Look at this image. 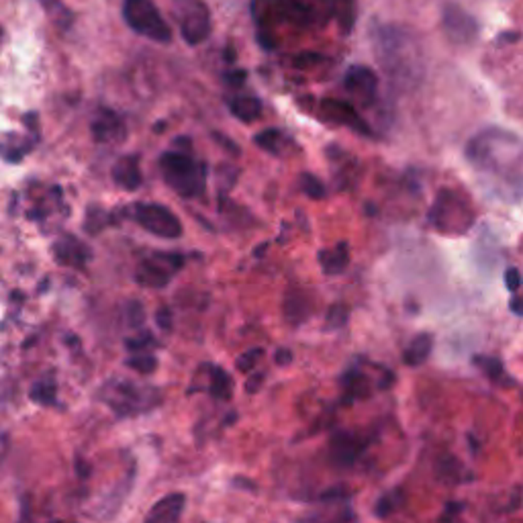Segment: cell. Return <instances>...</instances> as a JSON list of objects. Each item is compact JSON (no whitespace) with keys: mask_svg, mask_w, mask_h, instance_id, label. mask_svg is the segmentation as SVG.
Returning <instances> with one entry per match:
<instances>
[{"mask_svg":"<svg viewBox=\"0 0 523 523\" xmlns=\"http://www.w3.org/2000/svg\"><path fill=\"white\" fill-rule=\"evenodd\" d=\"M380 70L399 88H413L423 74L422 45L417 37L399 25H380L372 35Z\"/></svg>","mask_w":523,"mask_h":523,"instance_id":"1","label":"cell"},{"mask_svg":"<svg viewBox=\"0 0 523 523\" xmlns=\"http://www.w3.org/2000/svg\"><path fill=\"white\" fill-rule=\"evenodd\" d=\"M104 405H109L119 417H136L139 413L152 411L160 405V392L158 388L139 387L127 378H111L102 385L99 392Z\"/></svg>","mask_w":523,"mask_h":523,"instance_id":"2","label":"cell"},{"mask_svg":"<svg viewBox=\"0 0 523 523\" xmlns=\"http://www.w3.org/2000/svg\"><path fill=\"white\" fill-rule=\"evenodd\" d=\"M160 170L166 185L185 199L201 197L207 180V166L188 152H166L160 158Z\"/></svg>","mask_w":523,"mask_h":523,"instance_id":"3","label":"cell"},{"mask_svg":"<svg viewBox=\"0 0 523 523\" xmlns=\"http://www.w3.org/2000/svg\"><path fill=\"white\" fill-rule=\"evenodd\" d=\"M473 209L452 190H439L436 204L431 207L429 221L441 233H464L473 225Z\"/></svg>","mask_w":523,"mask_h":523,"instance_id":"4","label":"cell"},{"mask_svg":"<svg viewBox=\"0 0 523 523\" xmlns=\"http://www.w3.org/2000/svg\"><path fill=\"white\" fill-rule=\"evenodd\" d=\"M338 0H268V15H276L299 27L323 25L336 15Z\"/></svg>","mask_w":523,"mask_h":523,"instance_id":"5","label":"cell"},{"mask_svg":"<svg viewBox=\"0 0 523 523\" xmlns=\"http://www.w3.org/2000/svg\"><path fill=\"white\" fill-rule=\"evenodd\" d=\"M123 18L136 31L158 43H168L172 29L152 0H123Z\"/></svg>","mask_w":523,"mask_h":523,"instance_id":"6","label":"cell"},{"mask_svg":"<svg viewBox=\"0 0 523 523\" xmlns=\"http://www.w3.org/2000/svg\"><path fill=\"white\" fill-rule=\"evenodd\" d=\"M174 17L180 25V33L188 45H199L211 35V13L203 0H172Z\"/></svg>","mask_w":523,"mask_h":523,"instance_id":"7","label":"cell"},{"mask_svg":"<svg viewBox=\"0 0 523 523\" xmlns=\"http://www.w3.org/2000/svg\"><path fill=\"white\" fill-rule=\"evenodd\" d=\"M185 266V255L178 252H153L143 258L136 270V282L145 288H164L172 276Z\"/></svg>","mask_w":523,"mask_h":523,"instance_id":"8","label":"cell"},{"mask_svg":"<svg viewBox=\"0 0 523 523\" xmlns=\"http://www.w3.org/2000/svg\"><path fill=\"white\" fill-rule=\"evenodd\" d=\"M131 215L145 231L164 239H178L182 236V223L170 211L168 207L158 203H136Z\"/></svg>","mask_w":523,"mask_h":523,"instance_id":"9","label":"cell"},{"mask_svg":"<svg viewBox=\"0 0 523 523\" xmlns=\"http://www.w3.org/2000/svg\"><path fill=\"white\" fill-rule=\"evenodd\" d=\"M444 31L450 41L454 43H473L478 37V23L473 15H468L462 6L456 2H448L444 6V17H441Z\"/></svg>","mask_w":523,"mask_h":523,"instance_id":"10","label":"cell"},{"mask_svg":"<svg viewBox=\"0 0 523 523\" xmlns=\"http://www.w3.org/2000/svg\"><path fill=\"white\" fill-rule=\"evenodd\" d=\"M51 252H53V258L60 266H68V268H76V270H84L86 264L92 258L90 248L72 233H64L62 237H57L51 246Z\"/></svg>","mask_w":523,"mask_h":523,"instance_id":"11","label":"cell"},{"mask_svg":"<svg viewBox=\"0 0 523 523\" xmlns=\"http://www.w3.org/2000/svg\"><path fill=\"white\" fill-rule=\"evenodd\" d=\"M319 109L325 121L339 125V127H348L360 136H370V127L366 125L364 119L358 115V111L352 104L343 101H334V99H323Z\"/></svg>","mask_w":523,"mask_h":523,"instance_id":"12","label":"cell"},{"mask_svg":"<svg viewBox=\"0 0 523 523\" xmlns=\"http://www.w3.org/2000/svg\"><path fill=\"white\" fill-rule=\"evenodd\" d=\"M90 133L97 143H121L127 137L123 117L111 109H99L90 121Z\"/></svg>","mask_w":523,"mask_h":523,"instance_id":"13","label":"cell"},{"mask_svg":"<svg viewBox=\"0 0 523 523\" xmlns=\"http://www.w3.org/2000/svg\"><path fill=\"white\" fill-rule=\"evenodd\" d=\"M366 448V439L354 431H336L329 441V454L338 466H352Z\"/></svg>","mask_w":523,"mask_h":523,"instance_id":"14","label":"cell"},{"mask_svg":"<svg viewBox=\"0 0 523 523\" xmlns=\"http://www.w3.org/2000/svg\"><path fill=\"white\" fill-rule=\"evenodd\" d=\"M346 90L350 94H354L358 101L370 106L372 102L376 101L378 94V76L366 66H352L346 74Z\"/></svg>","mask_w":523,"mask_h":523,"instance_id":"15","label":"cell"},{"mask_svg":"<svg viewBox=\"0 0 523 523\" xmlns=\"http://www.w3.org/2000/svg\"><path fill=\"white\" fill-rule=\"evenodd\" d=\"M185 507L186 497L182 492H170L150 509L143 523H178L185 513Z\"/></svg>","mask_w":523,"mask_h":523,"instance_id":"16","label":"cell"},{"mask_svg":"<svg viewBox=\"0 0 523 523\" xmlns=\"http://www.w3.org/2000/svg\"><path fill=\"white\" fill-rule=\"evenodd\" d=\"M113 180L117 182L123 190H137L143 178H141V170H139V158L137 155H123L119 158L113 166Z\"/></svg>","mask_w":523,"mask_h":523,"instance_id":"17","label":"cell"},{"mask_svg":"<svg viewBox=\"0 0 523 523\" xmlns=\"http://www.w3.org/2000/svg\"><path fill=\"white\" fill-rule=\"evenodd\" d=\"M35 137H23L17 133H0V158L9 164H17L33 150Z\"/></svg>","mask_w":523,"mask_h":523,"instance_id":"18","label":"cell"},{"mask_svg":"<svg viewBox=\"0 0 523 523\" xmlns=\"http://www.w3.org/2000/svg\"><path fill=\"white\" fill-rule=\"evenodd\" d=\"M319 264L325 274H341L350 264V250L346 241H339L331 250H321Z\"/></svg>","mask_w":523,"mask_h":523,"instance_id":"19","label":"cell"},{"mask_svg":"<svg viewBox=\"0 0 523 523\" xmlns=\"http://www.w3.org/2000/svg\"><path fill=\"white\" fill-rule=\"evenodd\" d=\"M229 111L239 121L253 123V121H258L260 115H262V102H260V99H255V97L241 94V97H236V99L229 101Z\"/></svg>","mask_w":523,"mask_h":523,"instance_id":"20","label":"cell"},{"mask_svg":"<svg viewBox=\"0 0 523 523\" xmlns=\"http://www.w3.org/2000/svg\"><path fill=\"white\" fill-rule=\"evenodd\" d=\"M209 392L217 401H229L233 395V380L219 366H209Z\"/></svg>","mask_w":523,"mask_h":523,"instance_id":"21","label":"cell"},{"mask_svg":"<svg viewBox=\"0 0 523 523\" xmlns=\"http://www.w3.org/2000/svg\"><path fill=\"white\" fill-rule=\"evenodd\" d=\"M341 385H343V392L348 395L350 401H356V399H366L370 395V380L364 372L360 370H350L343 374L341 378Z\"/></svg>","mask_w":523,"mask_h":523,"instance_id":"22","label":"cell"},{"mask_svg":"<svg viewBox=\"0 0 523 523\" xmlns=\"http://www.w3.org/2000/svg\"><path fill=\"white\" fill-rule=\"evenodd\" d=\"M431 348H434V338L429 334H419L417 338L409 343L405 352H403V360H405L407 366H419L423 364L429 354H431Z\"/></svg>","mask_w":523,"mask_h":523,"instance_id":"23","label":"cell"},{"mask_svg":"<svg viewBox=\"0 0 523 523\" xmlns=\"http://www.w3.org/2000/svg\"><path fill=\"white\" fill-rule=\"evenodd\" d=\"M55 392H57V387H55V380L51 376H45L41 380H37L31 390H29V399L35 401L37 405L50 407L55 405Z\"/></svg>","mask_w":523,"mask_h":523,"instance_id":"24","label":"cell"},{"mask_svg":"<svg viewBox=\"0 0 523 523\" xmlns=\"http://www.w3.org/2000/svg\"><path fill=\"white\" fill-rule=\"evenodd\" d=\"M45 13L53 25L62 27V29H68L70 25L74 23V13L70 11L68 6L62 2V0H41Z\"/></svg>","mask_w":523,"mask_h":523,"instance_id":"25","label":"cell"},{"mask_svg":"<svg viewBox=\"0 0 523 523\" xmlns=\"http://www.w3.org/2000/svg\"><path fill=\"white\" fill-rule=\"evenodd\" d=\"M253 143H255L260 150H264V152L278 155V153L282 152L285 136H282L278 129H264V131H260L258 136L253 137Z\"/></svg>","mask_w":523,"mask_h":523,"instance_id":"26","label":"cell"},{"mask_svg":"<svg viewBox=\"0 0 523 523\" xmlns=\"http://www.w3.org/2000/svg\"><path fill=\"white\" fill-rule=\"evenodd\" d=\"M113 223H115V215L106 213L101 207H90L88 213H86V231L92 233V236L102 231L106 225H113Z\"/></svg>","mask_w":523,"mask_h":523,"instance_id":"27","label":"cell"},{"mask_svg":"<svg viewBox=\"0 0 523 523\" xmlns=\"http://www.w3.org/2000/svg\"><path fill=\"white\" fill-rule=\"evenodd\" d=\"M307 313H309V304L304 303L303 297H294V294H288L287 304H285V315L287 319L297 325L301 321L307 319Z\"/></svg>","mask_w":523,"mask_h":523,"instance_id":"28","label":"cell"},{"mask_svg":"<svg viewBox=\"0 0 523 523\" xmlns=\"http://www.w3.org/2000/svg\"><path fill=\"white\" fill-rule=\"evenodd\" d=\"M336 17H338L339 27L343 33H348L354 27L356 21V9L354 0H338L336 2Z\"/></svg>","mask_w":523,"mask_h":523,"instance_id":"29","label":"cell"},{"mask_svg":"<svg viewBox=\"0 0 523 523\" xmlns=\"http://www.w3.org/2000/svg\"><path fill=\"white\" fill-rule=\"evenodd\" d=\"M474 364L480 368V370L487 372L490 380L495 382H503V376H507L505 370H503V364L497 360V358H487V356H476L474 358Z\"/></svg>","mask_w":523,"mask_h":523,"instance_id":"30","label":"cell"},{"mask_svg":"<svg viewBox=\"0 0 523 523\" xmlns=\"http://www.w3.org/2000/svg\"><path fill=\"white\" fill-rule=\"evenodd\" d=\"M125 364H127L131 370H136V372H139V374H143V376H148V374H152V372H155V368H158V358L152 354L131 356V358H127V360H125Z\"/></svg>","mask_w":523,"mask_h":523,"instance_id":"31","label":"cell"},{"mask_svg":"<svg viewBox=\"0 0 523 523\" xmlns=\"http://www.w3.org/2000/svg\"><path fill=\"white\" fill-rule=\"evenodd\" d=\"M262 358H264V350H262V348H252V350L243 352V354L236 360L237 370L241 372V374H250V372H253V368L258 366V362H260Z\"/></svg>","mask_w":523,"mask_h":523,"instance_id":"32","label":"cell"},{"mask_svg":"<svg viewBox=\"0 0 523 523\" xmlns=\"http://www.w3.org/2000/svg\"><path fill=\"white\" fill-rule=\"evenodd\" d=\"M301 186H303L304 194L311 197V199H315V201H319V199L325 197L323 182H321L315 174H311V172H303V176H301Z\"/></svg>","mask_w":523,"mask_h":523,"instance_id":"33","label":"cell"},{"mask_svg":"<svg viewBox=\"0 0 523 523\" xmlns=\"http://www.w3.org/2000/svg\"><path fill=\"white\" fill-rule=\"evenodd\" d=\"M401 505V495L399 492H390V495H385L378 499L376 503V515L378 517H388L397 507Z\"/></svg>","mask_w":523,"mask_h":523,"instance_id":"34","label":"cell"},{"mask_svg":"<svg viewBox=\"0 0 523 523\" xmlns=\"http://www.w3.org/2000/svg\"><path fill=\"white\" fill-rule=\"evenodd\" d=\"M348 323V309L343 304H336L329 309L327 319H325V327L327 329H339Z\"/></svg>","mask_w":523,"mask_h":523,"instance_id":"35","label":"cell"},{"mask_svg":"<svg viewBox=\"0 0 523 523\" xmlns=\"http://www.w3.org/2000/svg\"><path fill=\"white\" fill-rule=\"evenodd\" d=\"M143 319H145V313H143V307L137 303V301H131L127 304V323L131 327H141L143 325Z\"/></svg>","mask_w":523,"mask_h":523,"instance_id":"36","label":"cell"},{"mask_svg":"<svg viewBox=\"0 0 523 523\" xmlns=\"http://www.w3.org/2000/svg\"><path fill=\"white\" fill-rule=\"evenodd\" d=\"M153 343H155V339H153L150 334H143L141 338L125 339V346H127V350H131V352H141V350H145L148 346H153Z\"/></svg>","mask_w":523,"mask_h":523,"instance_id":"37","label":"cell"},{"mask_svg":"<svg viewBox=\"0 0 523 523\" xmlns=\"http://www.w3.org/2000/svg\"><path fill=\"white\" fill-rule=\"evenodd\" d=\"M321 62H323L321 53H301V55H297L294 66L297 68H309V66H317Z\"/></svg>","mask_w":523,"mask_h":523,"instance_id":"38","label":"cell"},{"mask_svg":"<svg viewBox=\"0 0 523 523\" xmlns=\"http://www.w3.org/2000/svg\"><path fill=\"white\" fill-rule=\"evenodd\" d=\"M505 285L511 292H515L517 288L522 287V274L517 268H507L505 272Z\"/></svg>","mask_w":523,"mask_h":523,"instance_id":"39","label":"cell"},{"mask_svg":"<svg viewBox=\"0 0 523 523\" xmlns=\"http://www.w3.org/2000/svg\"><path fill=\"white\" fill-rule=\"evenodd\" d=\"M155 321H158V325H160L162 329L170 331V329H172V311H170L168 307H160L158 313H155Z\"/></svg>","mask_w":523,"mask_h":523,"instance_id":"40","label":"cell"},{"mask_svg":"<svg viewBox=\"0 0 523 523\" xmlns=\"http://www.w3.org/2000/svg\"><path fill=\"white\" fill-rule=\"evenodd\" d=\"M262 382H264V374H262V372H258V374H253V376L248 378V382H246V390H248L250 395H253V392H258V388H260Z\"/></svg>","mask_w":523,"mask_h":523,"instance_id":"41","label":"cell"},{"mask_svg":"<svg viewBox=\"0 0 523 523\" xmlns=\"http://www.w3.org/2000/svg\"><path fill=\"white\" fill-rule=\"evenodd\" d=\"M23 121H25V125H27V129L31 131V136L37 139L39 137V125H37V113H27L25 117H23Z\"/></svg>","mask_w":523,"mask_h":523,"instance_id":"42","label":"cell"},{"mask_svg":"<svg viewBox=\"0 0 523 523\" xmlns=\"http://www.w3.org/2000/svg\"><path fill=\"white\" fill-rule=\"evenodd\" d=\"M213 136H215V139H217V143H219V145H223V148H225L227 152H231L233 155H237V153H239V148H237L233 141H229V137L221 136V133H213Z\"/></svg>","mask_w":523,"mask_h":523,"instance_id":"43","label":"cell"},{"mask_svg":"<svg viewBox=\"0 0 523 523\" xmlns=\"http://www.w3.org/2000/svg\"><path fill=\"white\" fill-rule=\"evenodd\" d=\"M225 80H227V82H229L231 86L243 84V80H246V72H243V70H239V72H229V74L225 76Z\"/></svg>","mask_w":523,"mask_h":523,"instance_id":"44","label":"cell"},{"mask_svg":"<svg viewBox=\"0 0 523 523\" xmlns=\"http://www.w3.org/2000/svg\"><path fill=\"white\" fill-rule=\"evenodd\" d=\"M274 360H276L278 366H287V364H290V360H292V352L290 350H278L276 356H274Z\"/></svg>","mask_w":523,"mask_h":523,"instance_id":"45","label":"cell"},{"mask_svg":"<svg viewBox=\"0 0 523 523\" xmlns=\"http://www.w3.org/2000/svg\"><path fill=\"white\" fill-rule=\"evenodd\" d=\"M76 470H78V474H80V476H84V478H86V476H90V466H88V462L80 460V458L76 460Z\"/></svg>","mask_w":523,"mask_h":523,"instance_id":"46","label":"cell"},{"mask_svg":"<svg viewBox=\"0 0 523 523\" xmlns=\"http://www.w3.org/2000/svg\"><path fill=\"white\" fill-rule=\"evenodd\" d=\"M511 311H513V313H517V315H523V299H522V297H515V299L511 301Z\"/></svg>","mask_w":523,"mask_h":523,"instance_id":"47","label":"cell"},{"mask_svg":"<svg viewBox=\"0 0 523 523\" xmlns=\"http://www.w3.org/2000/svg\"><path fill=\"white\" fill-rule=\"evenodd\" d=\"M0 41H2V27H0Z\"/></svg>","mask_w":523,"mask_h":523,"instance_id":"48","label":"cell"},{"mask_svg":"<svg viewBox=\"0 0 523 523\" xmlns=\"http://www.w3.org/2000/svg\"><path fill=\"white\" fill-rule=\"evenodd\" d=\"M51 523H72V522H51Z\"/></svg>","mask_w":523,"mask_h":523,"instance_id":"49","label":"cell"}]
</instances>
